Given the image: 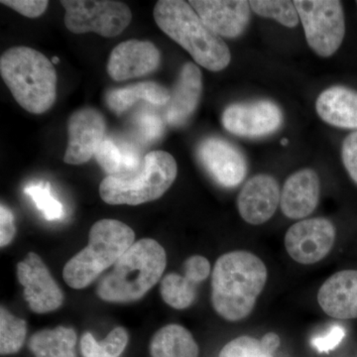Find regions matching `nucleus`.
Here are the masks:
<instances>
[{
  "label": "nucleus",
  "mask_w": 357,
  "mask_h": 357,
  "mask_svg": "<svg viewBox=\"0 0 357 357\" xmlns=\"http://www.w3.org/2000/svg\"><path fill=\"white\" fill-rule=\"evenodd\" d=\"M264 262L248 251H231L220 256L211 276V304L222 318L239 321L255 309L267 283Z\"/></svg>",
  "instance_id": "obj_1"
},
{
  "label": "nucleus",
  "mask_w": 357,
  "mask_h": 357,
  "mask_svg": "<svg viewBox=\"0 0 357 357\" xmlns=\"http://www.w3.org/2000/svg\"><path fill=\"white\" fill-rule=\"evenodd\" d=\"M153 15L160 29L182 46L197 64L211 72H220L229 65V47L189 2L160 0L155 4Z\"/></svg>",
  "instance_id": "obj_2"
},
{
  "label": "nucleus",
  "mask_w": 357,
  "mask_h": 357,
  "mask_svg": "<svg viewBox=\"0 0 357 357\" xmlns=\"http://www.w3.org/2000/svg\"><path fill=\"white\" fill-rule=\"evenodd\" d=\"M0 73L21 107L41 114L57 98V72L46 56L30 47L16 46L0 58Z\"/></svg>",
  "instance_id": "obj_3"
},
{
  "label": "nucleus",
  "mask_w": 357,
  "mask_h": 357,
  "mask_svg": "<svg viewBox=\"0 0 357 357\" xmlns=\"http://www.w3.org/2000/svg\"><path fill=\"white\" fill-rule=\"evenodd\" d=\"M165 249L151 238H143L115 262L98 286L100 299L109 303H130L141 299L164 273Z\"/></svg>",
  "instance_id": "obj_4"
},
{
  "label": "nucleus",
  "mask_w": 357,
  "mask_h": 357,
  "mask_svg": "<svg viewBox=\"0 0 357 357\" xmlns=\"http://www.w3.org/2000/svg\"><path fill=\"white\" fill-rule=\"evenodd\" d=\"M135 234L116 220L96 222L89 230V244L67 262L64 280L70 288L84 289L121 257L133 245Z\"/></svg>",
  "instance_id": "obj_5"
},
{
  "label": "nucleus",
  "mask_w": 357,
  "mask_h": 357,
  "mask_svg": "<svg viewBox=\"0 0 357 357\" xmlns=\"http://www.w3.org/2000/svg\"><path fill=\"white\" fill-rule=\"evenodd\" d=\"M177 162L168 152L152 151L143 157L137 170L107 176L100 185V198L109 204L138 206L158 199L175 182Z\"/></svg>",
  "instance_id": "obj_6"
},
{
  "label": "nucleus",
  "mask_w": 357,
  "mask_h": 357,
  "mask_svg": "<svg viewBox=\"0 0 357 357\" xmlns=\"http://www.w3.org/2000/svg\"><path fill=\"white\" fill-rule=\"evenodd\" d=\"M298 13L309 46L319 57L333 56L342 46L345 20L337 0H296Z\"/></svg>",
  "instance_id": "obj_7"
},
{
  "label": "nucleus",
  "mask_w": 357,
  "mask_h": 357,
  "mask_svg": "<svg viewBox=\"0 0 357 357\" xmlns=\"http://www.w3.org/2000/svg\"><path fill=\"white\" fill-rule=\"evenodd\" d=\"M65 25L75 34L93 32L107 38L119 36L132 20L126 3L110 0H63Z\"/></svg>",
  "instance_id": "obj_8"
},
{
  "label": "nucleus",
  "mask_w": 357,
  "mask_h": 357,
  "mask_svg": "<svg viewBox=\"0 0 357 357\" xmlns=\"http://www.w3.org/2000/svg\"><path fill=\"white\" fill-rule=\"evenodd\" d=\"M337 229L328 218L300 220L286 232L285 248L294 261L312 265L330 255L335 245Z\"/></svg>",
  "instance_id": "obj_9"
},
{
  "label": "nucleus",
  "mask_w": 357,
  "mask_h": 357,
  "mask_svg": "<svg viewBox=\"0 0 357 357\" xmlns=\"http://www.w3.org/2000/svg\"><path fill=\"white\" fill-rule=\"evenodd\" d=\"M283 112L271 100L234 103L223 112V128L239 137L257 138L273 134L283 124Z\"/></svg>",
  "instance_id": "obj_10"
},
{
  "label": "nucleus",
  "mask_w": 357,
  "mask_h": 357,
  "mask_svg": "<svg viewBox=\"0 0 357 357\" xmlns=\"http://www.w3.org/2000/svg\"><path fill=\"white\" fill-rule=\"evenodd\" d=\"M198 158L211 178L225 189H234L243 182L248 172L243 152L222 138H206L199 143Z\"/></svg>",
  "instance_id": "obj_11"
},
{
  "label": "nucleus",
  "mask_w": 357,
  "mask_h": 357,
  "mask_svg": "<svg viewBox=\"0 0 357 357\" xmlns=\"http://www.w3.org/2000/svg\"><path fill=\"white\" fill-rule=\"evenodd\" d=\"M17 277L24 287L26 302L33 312L46 314L62 306L64 295L36 253H28L25 259L18 263Z\"/></svg>",
  "instance_id": "obj_12"
},
{
  "label": "nucleus",
  "mask_w": 357,
  "mask_h": 357,
  "mask_svg": "<svg viewBox=\"0 0 357 357\" xmlns=\"http://www.w3.org/2000/svg\"><path fill=\"white\" fill-rule=\"evenodd\" d=\"M105 131L107 122L98 109L84 107L74 112L68 122L69 142L65 163L81 165L89 161L105 139Z\"/></svg>",
  "instance_id": "obj_13"
},
{
  "label": "nucleus",
  "mask_w": 357,
  "mask_h": 357,
  "mask_svg": "<svg viewBox=\"0 0 357 357\" xmlns=\"http://www.w3.org/2000/svg\"><path fill=\"white\" fill-rule=\"evenodd\" d=\"M160 62L161 53L153 43L128 40L117 45L110 53L107 73L114 81H128L153 73Z\"/></svg>",
  "instance_id": "obj_14"
},
{
  "label": "nucleus",
  "mask_w": 357,
  "mask_h": 357,
  "mask_svg": "<svg viewBox=\"0 0 357 357\" xmlns=\"http://www.w3.org/2000/svg\"><path fill=\"white\" fill-rule=\"evenodd\" d=\"M280 199V187L276 178L259 174L244 184L237 197V208L244 222L260 225L273 217Z\"/></svg>",
  "instance_id": "obj_15"
},
{
  "label": "nucleus",
  "mask_w": 357,
  "mask_h": 357,
  "mask_svg": "<svg viewBox=\"0 0 357 357\" xmlns=\"http://www.w3.org/2000/svg\"><path fill=\"white\" fill-rule=\"evenodd\" d=\"M189 3L220 37L241 36L250 20V3L245 0H191Z\"/></svg>",
  "instance_id": "obj_16"
},
{
  "label": "nucleus",
  "mask_w": 357,
  "mask_h": 357,
  "mask_svg": "<svg viewBox=\"0 0 357 357\" xmlns=\"http://www.w3.org/2000/svg\"><path fill=\"white\" fill-rule=\"evenodd\" d=\"M203 93V76L201 70L192 62L185 63L181 69L177 83L171 91L166 105L165 119L169 126H185L198 109Z\"/></svg>",
  "instance_id": "obj_17"
},
{
  "label": "nucleus",
  "mask_w": 357,
  "mask_h": 357,
  "mask_svg": "<svg viewBox=\"0 0 357 357\" xmlns=\"http://www.w3.org/2000/svg\"><path fill=\"white\" fill-rule=\"evenodd\" d=\"M321 197V180L312 169H303L286 180L281 191L282 213L291 220H302L316 210Z\"/></svg>",
  "instance_id": "obj_18"
},
{
  "label": "nucleus",
  "mask_w": 357,
  "mask_h": 357,
  "mask_svg": "<svg viewBox=\"0 0 357 357\" xmlns=\"http://www.w3.org/2000/svg\"><path fill=\"white\" fill-rule=\"evenodd\" d=\"M318 302L331 318L357 319V270H344L328 277L319 288Z\"/></svg>",
  "instance_id": "obj_19"
},
{
  "label": "nucleus",
  "mask_w": 357,
  "mask_h": 357,
  "mask_svg": "<svg viewBox=\"0 0 357 357\" xmlns=\"http://www.w3.org/2000/svg\"><path fill=\"white\" fill-rule=\"evenodd\" d=\"M317 114L335 128L357 129V91L335 86L321 91L316 102Z\"/></svg>",
  "instance_id": "obj_20"
},
{
  "label": "nucleus",
  "mask_w": 357,
  "mask_h": 357,
  "mask_svg": "<svg viewBox=\"0 0 357 357\" xmlns=\"http://www.w3.org/2000/svg\"><path fill=\"white\" fill-rule=\"evenodd\" d=\"M171 93L161 84L154 82H142L123 88L114 89L107 95V103L114 114H121L140 100L157 107H166Z\"/></svg>",
  "instance_id": "obj_21"
},
{
  "label": "nucleus",
  "mask_w": 357,
  "mask_h": 357,
  "mask_svg": "<svg viewBox=\"0 0 357 357\" xmlns=\"http://www.w3.org/2000/svg\"><path fill=\"white\" fill-rule=\"evenodd\" d=\"M98 165L109 176L126 175L137 170L143 158L137 148L128 142L105 137L95 155Z\"/></svg>",
  "instance_id": "obj_22"
},
{
  "label": "nucleus",
  "mask_w": 357,
  "mask_h": 357,
  "mask_svg": "<svg viewBox=\"0 0 357 357\" xmlns=\"http://www.w3.org/2000/svg\"><path fill=\"white\" fill-rule=\"evenodd\" d=\"M150 352L152 357H198L199 347L187 328L172 324L155 333Z\"/></svg>",
  "instance_id": "obj_23"
},
{
  "label": "nucleus",
  "mask_w": 357,
  "mask_h": 357,
  "mask_svg": "<svg viewBox=\"0 0 357 357\" xmlns=\"http://www.w3.org/2000/svg\"><path fill=\"white\" fill-rule=\"evenodd\" d=\"M76 342L77 333L74 330L58 326L33 335L29 347L36 357H76Z\"/></svg>",
  "instance_id": "obj_24"
},
{
  "label": "nucleus",
  "mask_w": 357,
  "mask_h": 357,
  "mask_svg": "<svg viewBox=\"0 0 357 357\" xmlns=\"http://www.w3.org/2000/svg\"><path fill=\"white\" fill-rule=\"evenodd\" d=\"M196 283L188 275L177 273L166 275L160 286L162 299L176 310H185L194 304L197 297Z\"/></svg>",
  "instance_id": "obj_25"
},
{
  "label": "nucleus",
  "mask_w": 357,
  "mask_h": 357,
  "mask_svg": "<svg viewBox=\"0 0 357 357\" xmlns=\"http://www.w3.org/2000/svg\"><path fill=\"white\" fill-rule=\"evenodd\" d=\"M128 344L126 328H115L102 342H96L91 333L82 337L81 349L84 357H119Z\"/></svg>",
  "instance_id": "obj_26"
},
{
  "label": "nucleus",
  "mask_w": 357,
  "mask_h": 357,
  "mask_svg": "<svg viewBox=\"0 0 357 357\" xmlns=\"http://www.w3.org/2000/svg\"><path fill=\"white\" fill-rule=\"evenodd\" d=\"M27 333L24 319L16 318L6 307L0 309V352L2 356L16 354L23 344Z\"/></svg>",
  "instance_id": "obj_27"
},
{
  "label": "nucleus",
  "mask_w": 357,
  "mask_h": 357,
  "mask_svg": "<svg viewBox=\"0 0 357 357\" xmlns=\"http://www.w3.org/2000/svg\"><path fill=\"white\" fill-rule=\"evenodd\" d=\"M251 9L258 15L271 18L288 28L299 24L300 17L294 1L289 0H252Z\"/></svg>",
  "instance_id": "obj_28"
},
{
  "label": "nucleus",
  "mask_w": 357,
  "mask_h": 357,
  "mask_svg": "<svg viewBox=\"0 0 357 357\" xmlns=\"http://www.w3.org/2000/svg\"><path fill=\"white\" fill-rule=\"evenodd\" d=\"M25 194L29 196L47 220H59L64 217V208L60 202L54 198L51 184L49 182H40L28 185Z\"/></svg>",
  "instance_id": "obj_29"
},
{
  "label": "nucleus",
  "mask_w": 357,
  "mask_h": 357,
  "mask_svg": "<svg viewBox=\"0 0 357 357\" xmlns=\"http://www.w3.org/2000/svg\"><path fill=\"white\" fill-rule=\"evenodd\" d=\"M220 357H273L263 349L260 340L243 335L225 344Z\"/></svg>",
  "instance_id": "obj_30"
},
{
  "label": "nucleus",
  "mask_w": 357,
  "mask_h": 357,
  "mask_svg": "<svg viewBox=\"0 0 357 357\" xmlns=\"http://www.w3.org/2000/svg\"><path fill=\"white\" fill-rule=\"evenodd\" d=\"M134 126L143 142L151 143L160 139L163 135V119L159 115L144 112L138 114L134 119Z\"/></svg>",
  "instance_id": "obj_31"
},
{
  "label": "nucleus",
  "mask_w": 357,
  "mask_h": 357,
  "mask_svg": "<svg viewBox=\"0 0 357 357\" xmlns=\"http://www.w3.org/2000/svg\"><path fill=\"white\" fill-rule=\"evenodd\" d=\"M1 4L10 7L21 15L37 18L46 11L49 1L46 0H2Z\"/></svg>",
  "instance_id": "obj_32"
},
{
  "label": "nucleus",
  "mask_w": 357,
  "mask_h": 357,
  "mask_svg": "<svg viewBox=\"0 0 357 357\" xmlns=\"http://www.w3.org/2000/svg\"><path fill=\"white\" fill-rule=\"evenodd\" d=\"M342 158L349 177L357 185V131L345 137L342 143Z\"/></svg>",
  "instance_id": "obj_33"
},
{
  "label": "nucleus",
  "mask_w": 357,
  "mask_h": 357,
  "mask_svg": "<svg viewBox=\"0 0 357 357\" xmlns=\"http://www.w3.org/2000/svg\"><path fill=\"white\" fill-rule=\"evenodd\" d=\"M183 270L196 283L201 284L210 276L211 264L204 256L194 255L185 260Z\"/></svg>",
  "instance_id": "obj_34"
},
{
  "label": "nucleus",
  "mask_w": 357,
  "mask_h": 357,
  "mask_svg": "<svg viewBox=\"0 0 357 357\" xmlns=\"http://www.w3.org/2000/svg\"><path fill=\"white\" fill-rule=\"evenodd\" d=\"M16 229L14 225L13 211L6 204L0 206V245L1 248L8 245L15 236Z\"/></svg>",
  "instance_id": "obj_35"
},
{
  "label": "nucleus",
  "mask_w": 357,
  "mask_h": 357,
  "mask_svg": "<svg viewBox=\"0 0 357 357\" xmlns=\"http://www.w3.org/2000/svg\"><path fill=\"white\" fill-rule=\"evenodd\" d=\"M345 332L344 328L340 326H333L330 332L324 337L316 338L312 342L314 347L321 352H328L335 349L344 337Z\"/></svg>",
  "instance_id": "obj_36"
},
{
  "label": "nucleus",
  "mask_w": 357,
  "mask_h": 357,
  "mask_svg": "<svg viewBox=\"0 0 357 357\" xmlns=\"http://www.w3.org/2000/svg\"><path fill=\"white\" fill-rule=\"evenodd\" d=\"M260 342H261L263 349H264L267 354H269L270 356H273L274 352L280 347L281 340L277 333H268L262 337Z\"/></svg>",
  "instance_id": "obj_37"
},
{
  "label": "nucleus",
  "mask_w": 357,
  "mask_h": 357,
  "mask_svg": "<svg viewBox=\"0 0 357 357\" xmlns=\"http://www.w3.org/2000/svg\"><path fill=\"white\" fill-rule=\"evenodd\" d=\"M52 63H53V64H58V63H59V58L58 57H54L53 59H52Z\"/></svg>",
  "instance_id": "obj_38"
},
{
  "label": "nucleus",
  "mask_w": 357,
  "mask_h": 357,
  "mask_svg": "<svg viewBox=\"0 0 357 357\" xmlns=\"http://www.w3.org/2000/svg\"><path fill=\"white\" fill-rule=\"evenodd\" d=\"M287 142H288V141L285 139V140H282L281 143H282V144L285 145V144H287Z\"/></svg>",
  "instance_id": "obj_39"
},
{
  "label": "nucleus",
  "mask_w": 357,
  "mask_h": 357,
  "mask_svg": "<svg viewBox=\"0 0 357 357\" xmlns=\"http://www.w3.org/2000/svg\"><path fill=\"white\" fill-rule=\"evenodd\" d=\"M356 4H357V1H356Z\"/></svg>",
  "instance_id": "obj_40"
}]
</instances>
